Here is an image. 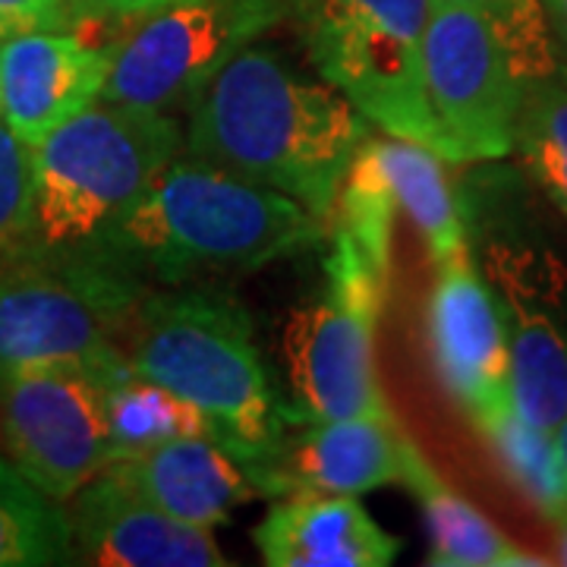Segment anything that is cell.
Returning <instances> with one entry per match:
<instances>
[{"instance_id": "20", "label": "cell", "mask_w": 567, "mask_h": 567, "mask_svg": "<svg viewBox=\"0 0 567 567\" xmlns=\"http://www.w3.org/2000/svg\"><path fill=\"white\" fill-rule=\"evenodd\" d=\"M66 507L48 498L0 454V567L73 565Z\"/></svg>"}, {"instance_id": "5", "label": "cell", "mask_w": 567, "mask_h": 567, "mask_svg": "<svg viewBox=\"0 0 567 567\" xmlns=\"http://www.w3.org/2000/svg\"><path fill=\"white\" fill-rule=\"evenodd\" d=\"M281 10L319 76L365 121L445 158L423 89L432 0H281Z\"/></svg>"}, {"instance_id": "2", "label": "cell", "mask_w": 567, "mask_h": 567, "mask_svg": "<svg viewBox=\"0 0 567 567\" xmlns=\"http://www.w3.org/2000/svg\"><path fill=\"white\" fill-rule=\"evenodd\" d=\"M328 224L290 196L196 155H177L123 218L104 256L142 284L259 271L319 246Z\"/></svg>"}, {"instance_id": "25", "label": "cell", "mask_w": 567, "mask_h": 567, "mask_svg": "<svg viewBox=\"0 0 567 567\" xmlns=\"http://www.w3.org/2000/svg\"><path fill=\"white\" fill-rule=\"evenodd\" d=\"M32 148L0 121V252L20 237L29 212Z\"/></svg>"}, {"instance_id": "6", "label": "cell", "mask_w": 567, "mask_h": 567, "mask_svg": "<svg viewBox=\"0 0 567 567\" xmlns=\"http://www.w3.org/2000/svg\"><path fill=\"white\" fill-rule=\"evenodd\" d=\"M385 297L388 281L344 230L331 227L322 293L297 306L281 331L287 425L394 413L375 369V328Z\"/></svg>"}, {"instance_id": "3", "label": "cell", "mask_w": 567, "mask_h": 567, "mask_svg": "<svg viewBox=\"0 0 567 567\" xmlns=\"http://www.w3.org/2000/svg\"><path fill=\"white\" fill-rule=\"evenodd\" d=\"M123 353L136 375L196 406L281 498L284 401L244 303L212 287H148L123 334Z\"/></svg>"}, {"instance_id": "8", "label": "cell", "mask_w": 567, "mask_h": 567, "mask_svg": "<svg viewBox=\"0 0 567 567\" xmlns=\"http://www.w3.org/2000/svg\"><path fill=\"white\" fill-rule=\"evenodd\" d=\"M126 372V353L0 365V439L7 457L58 505L114 464L104 398Z\"/></svg>"}, {"instance_id": "14", "label": "cell", "mask_w": 567, "mask_h": 567, "mask_svg": "<svg viewBox=\"0 0 567 567\" xmlns=\"http://www.w3.org/2000/svg\"><path fill=\"white\" fill-rule=\"evenodd\" d=\"M423 451L404 432L394 413L347 416L306 425L287 439L278 457V483L287 492L365 495L375 488L404 486L410 466Z\"/></svg>"}, {"instance_id": "15", "label": "cell", "mask_w": 567, "mask_h": 567, "mask_svg": "<svg viewBox=\"0 0 567 567\" xmlns=\"http://www.w3.org/2000/svg\"><path fill=\"white\" fill-rule=\"evenodd\" d=\"M145 498L199 529L224 527L252 498H275L262 473L218 435H186L145 454L114 461Z\"/></svg>"}, {"instance_id": "1", "label": "cell", "mask_w": 567, "mask_h": 567, "mask_svg": "<svg viewBox=\"0 0 567 567\" xmlns=\"http://www.w3.org/2000/svg\"><path fill=\"white\" fill-rule=\"evenodd\" d=\"M186 155L268 186L331 221L347 171L372 123L324 80L249 41L193 99Z\"/></svg>"}, {"instance_id": "10", "label": "cell", "mask_w": 567, "mask_h": 567, "mask_svg": "<svg viewBox=\"0 0 567 567\" xmlns=\"http://www.w3.org/2000/svg\"><path fill=\"white\" fill-rule=\"evenodd\" d=\"M423 89L445 162H495L514 152L524 82L486 17L451 0H432Z\"/></svg>"}, {"instance_id": "18", "label": "cell", "mask_w": 567, "mask_h": 567, "mask_svg": "<svg viewBox=\"0 0 567 567\" xmlns=\"http://www.w3.org/2000/svg\"><path fill=\"white\" fill-rule=\"evenodd\" d=\"M406 492L423 507L432 567H539L548 565L536 551L517 546L505 529L492 524L480 507L464 498L445 476L420 454L404 480Z\"/></svg>"}, {"instance_id": "13", "label": "cell", "mask_w": 567, "mask_h": 567, "mask_svg": "<svg viewBox=\"0 0 567 567\" xmlns=\"http://www.w3.org/2000/svg\"><path fill=\"white\" fill-rule=\"evenodd\" d=\"M111 51L76 32L0 39V121L29 148L102 99Z\"/></svg>"}, {"instance_id": "7", "label": "cell", "mask_w": 567, "mask_h": 567, "mask_svg": "<svg viewBox=\"0 0 567 567\" xmlns=\"http://www.w3.org/2000/svg\"><path fill=\"white\" fill-rule=\"evenodd\" d=\"M145 290L104 252L3 249L0 365L117 357Z\"/></svg>"}, {"instance_id": "22", "label": "cell", "mask_w": 567, "mask_h": 567, "mask_svg": "<svg viewBox=\"0 0 567 567\" xmlns=\"http://www.w3.org/2000/svg\"><path fill=\"white\" fill-rule=\"evenodd\" d=\"M104 406L114 442V461L136 457L186 435H215L203 413L189 401H183L181 394L152 379H142L133 369L107 388Z\"/></svg>"}, {"instance_id": "27", "label": "cell", "mask_w": 567, "mask_h": 567, "mask_svg": "<svg viewBox=\"0 0 567 567\" xmlns=\"http://www.w3.org/2000/svg\"><path fill=\"white\" fill-rule=\"evenodd\" d=\"M70 3H73L76 20L130 22L148 17L155 10H164V7L183 3V0H70Z\"/></svg>"}, {"instance_id": "30", "label": "cell", "mask_w": 567, "mask_h": 567, "mask_svg": "<svg viewBox=\"0 0 567 567\" xmlns=\"http://www.w3.org/2000/svg\"><path fill=\"white\" fill-rule=\"evenodd\" d=\"M558 565H567V520L558 524Z\"/></svg>"}, {"instance_id": "4", "label": "cell", "mask_w": 567, "mask_h": 567, "mask_svg": "<svg viewBox=\"0 0 567 567\" xmlns=\"http://www.w3.org/2000/svg\"><path fill=\"white\" fill-rule=\"evenodd\" d=\"M183 152L174 114L99 99L32 148L29 212L7 249L104 252L148 183Z\"/></svg>"}, {"instance_id": "26", "label": "cell", "mask_w": 567, "mask_h": 567, "mask_svg": "<svg viewBox=\"0 0 567 567\" xmlns=\"http://www.w3.org/2000/svg\"><path fill=\"white\" fill-rule=\"evenodd\" d=\"M76 20L70 0H0V39L22 32H61Z\"/></svg>"}, {"instance_id": "12", "label": "cell", "mask_w": 567, "mask_h": 567, "mask_svg": "<svg viewBox=\"0 0 567 567\" xmlns=\"http://www.w3.org/2000/svg\"><path fill=\"white\" fill-rule=\"evenodd\" d=\"M73 555L99 567H227L212 529L171 517L145 498L117 466H104L95 480L66 502Z\"/></svg>"}, {"instance_id": "16", "label": "cell", "mask_w": 567, "mask_h": 567, "mask_svg": "<svg viewBox=\"0 0 567 567\" xmlns=\"http://www.w3.org/2000/svg\"><path fill=\"white\" fill-rule=\"evenodd\" d=\"M252 539L268 567H388L404 546L357 495L331 492L275 498Z\"/></svg>"}, {"instance_id": "28", "label": "cell", "mask_w": 567, "mask_h": 567, "mask_svg": "<svg viewBox=\"0 0 567 567\" xmlns=\"http://www.w3.org/2000/svg\"><path fill=\"white\" fill-rule=\"evenodd\" d=\"M543 7H546L551 35L567 51V0H543Z\"/></svg>"}, {"instance_id": "24", "label": "cell", "mask_w": 567, "mask_h": 567, "mask_svg": "<svg viewBox=\"0 0 567 567\" xmlns=\"http://www.w3.org/2000/svg\"><path fill=\"white\" fill-rule=\"evenodd\" d=\"M486 17L495 35L505 44L520 82H539L551 76L558 61V41L551 35L543 0H451Z\"/></svg>"}, {"instance_id": "11", "label": "cell", "mask_w": 567, "mask_h": 567, "mask_svg": "<svg viewBox=\"0 0 567 567\" xmlns=\"http://www.w3.org/2000/svg\"><path fill=\"white\" fill-rule=\"evenodd\" d=\"M425 347L435 379L473 425L511 404L505 316L470 249L435 265L425 300Z\"/></svg>"}, {"instance_id": "29", "label": "cell", "mask_w": 567, "mask_h": 567, "mask_svg": "<svg viewBox=\"0 0 567 567\" xmlns=\"http://www.w3.org/2000/svg\"><path fill=\"white\" fill-rule=\"evenodd\" d=\"M555 447H558V457H561V466H565L567 476V416L561 420V425L555 429Z\"/></svg>"}, {"instance_id": "21", "label": "cell", "mask_w": 567, "mask_h": 567, "mask_svg": "<svg viewBox=\"0 0 567 567\" xmlns=\"http://www.w3.org/2000/svg\"><path fill=\"white\" fill-rule=\"evenodd\" d=\"M476 429L488 442L507 480L520 488V495L529 505L551 524H565L567 476L558 447H555V432L529 425L527 420L517 416V410L511 404L483 416Z\"/></svg>"}, {"instance_id": "9", "label": "cell", "mask_w": 567, "mask_h": 567, "mask_svg": "<svg viewBox=\"0 0 567 567\" xmlns=\"http://www.w3.org/2000/svg\"><path fill=\"white\" fill-rule=\"evenodd\" d=\"M284 20L281 0H183L130 20L111 51L104 102L174 114L224 63Z\"/></svg>"}, {"instance_id": "17", "label": "cell", "mask_w": 567, "mask_h": 567, "mask_svg": "<svg viewBox=\"0 0 567 567\" xmlns=\"http://www.w3.org/2000/svg\"><path fill=\"white\" fill-rule=\"evenodd\" d=\"M495 284L511 357V406L529 425L555 432L567 416V334L517 259L507 256L495 268Z\"/></svg>"}, {"instance_id": "19", "label": "cell", "mask_w": 567, "mask_h": 567, "mask_svg": "<svg viewBox=\"0 0 567 567\" xmlns=\"http://www.w3.org/2000/svg\"><path fill=\"white\" fill-rule=\"evenodd\" d=\"M369 148L398 205V215H406L413 230H420L432 265L466 252V227L445 174V158L423 142L388 133L369 136Z\"/></svg>"}, {"instance_id": "23", "label": "cell", "mask_w": 567, "mask_h": 567, "mask_svg": "<svg viewBox=\"0 0 567 567\" xmlns=\"http://www.w3.org/2000/svg\"><path fill=\"white\" fill-rule=\"evenodd\" d=\"M514 148L567 218V70L524 85Z\"/></svg>"}]
</instances>
